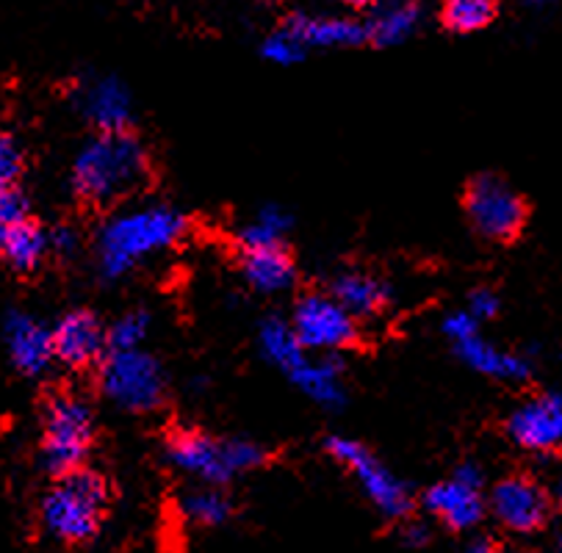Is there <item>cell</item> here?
Here are the masks:
<instances>
[{
  "label": "cell",
  "instance_id": "17",
  "mask_svg": "<svg viewBox=\"0 0 562 553\" xmlns=\"http://www.w3.org/2000/svg\"><path fill=\"white\" fill-rule=\"evenodd\" d=\"M424 23L422 0H378L366 25V42L374 47H396L418 34Z\"/></svg>",
  "mask_w": 562,
  "mask_h": 553
},
{
  "label": "cell",
  "instance_id": "7",
  "mask_svg": "<svg viewBox=\"0 0 562 553\" xmlns=\"http://www.w3.org/2000/svg\"><path fill=\"white\" fill-rule=\"evenodd\" d=\"M325 449L338 465H344L352 473V478L358 482L363 496L380 509V515H385L391 520H400L411 512L413 498L405 482L400 476H394L363 443H358L352 438H341V435H333L325 443Z\"/></svg>",
  "mask_w": 562,
  "mask_h": 553
},
{
  "label": "cell",
  "instance_id": "37",
  "mask_svg": "<svg viewBox=\"0 0 562 553\" xmlns=\"http://www.w3.org/2000/svg\"><path fill=\"white\" fill-rule=\"evenodd\" d=\"M557 545H560V553H562V531H560V540H557Z\"/></svg>",
  "mask_w": 562,
  "mask_h": 553
},
{
  "label": "cell",
  "instance_id": "33",
  "mask_svg": "<svg viewBox=\"0 0 562 553\" xmlns=\"http://www.w3.org/2000/svg\"><path fill=\"white\" fill-rule=\"evenodd\" d=\"M402 537H405L407 545H424V542L429 540V531H427V526H424V523H411Z\"/></svg>",
  "mask_w": 562,
  "mask_h": 553
},
{
  "label": "cell",
  "instance_id": "21",
  "mask_svg": "<svg viewBox=\"0 0 562 553\" xmlns=\"http://www.w3.org/2000/svg\"><path fill=\"white\" fill-rule=\"evenodd\" d=\"M330 296L355 318H363L383 311L391 291L380 276L366 274V271H344L333 280Z\"/></svg>",
  "mask_w": 562,
  "mask_h": 553
},
{
  "label": "cell",
  "instance_id": "27",
  "mask_svg": "<svg viewBox=\"0 0 562 553\" xmlns=\"http://www.w3.org/2000/svg\"><path fill=\"white\" fill-rule=\"evenodd\" d=\"M147 332H150V313L131 311L116 318L109 327V352H131L142 349Z\"/></svg>",
  "mask_w": 562,
  "mask_h": 553
},
{
  "label": "cell",
  "instance_id": "19",
  "mask_svg": "<svg viewBox=\"0 0 562 553\" xmlns=\"http://www.w3.org/2000/svg\"><path fill=\"white\" fill-rule=\"evenodd\" d=\"M289 376L307 398H314L319 407L338 409L347 402V387H344V369L336 358H314V352H307L305 360L296 365Z\"/></svg>",
  "mask_w": 562,
  "mask_h": 553
},
{
  "label": "cell",
  "instance_id": "29",
  "mask_svg": "<svg viewBox=\"0 0 562 553\" xmlns=\"http://www.w3.org/2000/svg\"><path fill=\"white\" fill-rule=\"evenodd\" d=\"M23 174V150L9 133H0V194L18 191Z\"/></svg>",
  "mask_w": 562,
  "mask_h": 553
},
{
  "label": "cell",
  "instance_id": "1",
  "mask_svg": "<svg viewBox=\"0 0 562 553\" xmlns=\"http://www.w3.org/2000/svg\"><path fill=\"white\" fill-rule=\"evenodd\" d=\"M150 178V156L131 131L98 133L72 163V191L94 207L128 200Z\"/></svg>",
  "mask_w": 562,
  "mask_h": 553
},
{
  "label": "cell",
  "instance_id": "24",
  "mask_svg": "<svg viewBox=\"0 0 562 553\" xmlns=\"http://www.w3.org/2000/svg\"><path fill=\"white\" fill-rule=\"evenodd\" d=\"M498 14V0H443L441 20L452 34H476Z\"/></svg>",
  "mask_w": 562,
  "mask_h": 553
},
{
  "label": "cell",
  "instance_id": "23",
  "mask_svg": "<svg viewBox=\"0 0 562 553\" xmlns=\"http://www.w3.org/2000/svg\"><path fill=\"white\" fill-rule=\"evenodd\" d=\"M258 340H261V349L269 363L283 371V374H291L307 354V349L300 343L291 321H283V318H269V321H263Z\"/></svg>",
  "mask_w": 562,
  "mask_h": 553
},
{
  "label": "cell",
  "instance_id": "31",
  "mask_svg": "<svg viewBox=\"0 0 562 553\" xmlns=\"http://www.w3.org/2000/svg\"><path fill=\"white\" fill-rule=\"evenodd\" d=\"M498 307H502L498 305V296L493 294L491 289L474 291L469 300V313L476 318V321H491V318H496Z\"/></svg>",
  "mask_w": 562,
  "mask_h": 553
},
{
  "label": "cell",
  "instance_id": "30",
  "mask_svg": "<svg viewBox=\"0 0 562 553\" xmlns=\"http://www.w3.org/2000/svg\"><path fill=\"white\" fill-rule=\"evenodd\" d=\"M25 219H29V202H25V196L20 191L0 194V244L7 241L9 233Z\"/></svg>",
  "mask_w": 562,
  "mask_h": 553
},
{
  "label": "cell",
  "instance_id": "22",
  "mask_svg": "<svg viewBox=\"0 0 562 553\" xmlns=\"http://www.w3.org/2000/svg\"><path fill=\"white\" fill-rule=\"evenodd\" d=\"M50 252V233L29 216L20 222L7 241L0 244V258L7 260L14 271H34Z\"/></svg>",
  "mask_w": 562,
  "mask_h": 553
},
{
  "label": "cell",
  "instance_id": "34",
  "mask_svg": "<svg viewBox=\"0 0 562 553\" xmlns=\"http://www.w3.org/2000/svg\"><path fill=\"white\" fill-rule=\"evenodd\" d=\"M465 553H502L496 548V542H491V540H474L469 545V551Z\"/></svg>",
  "mask_w": 562,
  "mask_h": 553
},
{
  "label": "cell",
  "instance_id": "9",
  "mask_svg": "<svg viewBox=\"0 0 562 553\" xmlns=\"http://www.w3.org/2000/svg\"><path fill=\"white\" fill-rule=\"evenodd\" d=\"M296 338L307 352H338L358 340V318L344 311L330 294H307L291 318Z\"/></svg>",
  "mask_w": 562,
  "mask_h": 553
},
{
  "label": "cell",
  "instance_id": "32",
  "mask_svg": "<svg viewBox=\"0 0 562 553\" xmlns=\"http://www.w3.org/2000/svg\"><path fill=\"white\" fill-rule=\"evenodd\" d=\"M78 247V236L70 230V227H58V230L50 233V252L72 255Z\"/></svg>",
  "mask_w": 562,
  "mask_h": 553
},
{
  "label": "cell",
  "instance_id": "38",
  "mask_svg": "<svg viewBox=\"0 0 562 553\" xmlns=\"http://www.w3.org/2000/svg\"><path fill=\"white\" fill-rule=\"evenodd\" d=\"M560 504H562V487H560Z\"/></svg>",
  "mask_w": 562,
  "mask_h": 553
},
{
  "label": "cell",
  "instance_id": "4",
  "mask_svg": "<svg viewBox=\"0 0 562 553\" xmlns=\"http://www.w3.org/2000/svg\"><path fill=\"white\" fill-rule=\"evenodd\" d=\"M167 460L186 476L222 487L238 473L263 465L267 451L252 440H222L198 429H178L167 440Z\"/></svg>",
  "mask_w": 562,
  "mask_h": 553
},
{
  "label": "cell",
  "instance_id": "16",
  "mask_svg": "<svg viewBox=\"0 0 562 553\" xmlns=\"http://www.w3.org/2000/svg\"><path fill=\"white\" fill-rule=\"evenodd\" d=\"M285 29L307 50H347V47L366 45L363 20L338 18V14H291Z\"/></svg>",
  "mask_w": 562,
  "mask_h": 553
},
{
  "label": "cell",
  "instance_id": "10",
  "mask_svg": "<svg viewBox=\"0 0 562 553\" xmlns=\"http://www.w3.org/2000/svg\"><path fill=\"white\" fill-rule=\"evenodd\" d=\"M482 471L471 462L460 465L452 478L432 484L424 496L429 515L447 523L454 531H469L485 518V498H482Z\"/></svg>",
  "mask_w": 562,
  "mask_h": 553
},
{
  "label": "cell",
  "instance_id": "18",
  "mask_svg": "<svg viewBox=\"0 0 562 553\" xmlns=\"http://www.w3.org/2000/svg\"><path fill=\"white\" fill-rule=\"evenodd\" d=\"M454 349H458V358L463 360L469 369H474L476 374L482 376H491V380L524 382L532 376V365H529L527 358L498 349L491 340L482 338L480 332L469 335L465 340H458Z\"/></svg>",
  "mask_w": 562,
  "mask_h": 553
},
{
  "label": "cell",
  "instance_id": "8",
  "mask_svg": "<svg viewBox=\"0 0 562 553\" xmlns=\"http://www.w3.org/2000/svg\"><path fill=\"white\" fill-rule=\"evenodd\" d=\"M465 214L482 238L507 244L521 236L529 211L510 183L496 174H480L465 191Z\"/></svg>",
  "mask_w": 562,
  "mask_h": 553
},
{
  "label": "cell",
  "instance_id": "2",
  "mask_svg": "<svg viewBox=\"0 0 562 553\" xmlns=\"http://www.w3.org/2000/svg\"><path fill=\"white\" fill-rule=\"evenodd\" d=\"M186 216L169 205H142L125 207L111 216L98 233L94 258L105 280H122L136 266L156 255L167 252L169 247L183 238Z\"/></svg>",
  "mask_w": 562,
  "mask_h": 553
},
{
  "label": "cell",
  "instance_id": "15",
  "mask_svg": "<svg viewBox=\"0 0 562 553\" xmlns=\"http://www.w3.org/2000/svg\"><path fill=\"white\" fill-rule=\"evenodd\" d=\"M3 338H7L9 358L20 374L40 376L56 360L53 332L25 313H9L7 324H3Z\"/></svg>",
  "mask_w": 562,
  "mask_h": 553
},
{
  "label": "cell",
  "instance_id": "35",
  "mask_svg": "<svg viewBox=\"0 0 562 553\" xmlns=\"http://www.w3.org/2000/svg\"><path fill=\"white\" fill-rule=\"evenodd\" d=\"M524 7L532 9V12H546L549 7H554L557 0H521Z\"/></svg>",
  "mask_w": 562,
  "mask_h": 553
},
{
  "label": "cell",
  "instance_id": "28",
  "mask_svg": "<svg viewBox=\"0 0 562 553\" xmlns=\"http://www.w3.org/2000/svg\"><path fill=\"white\" fill-rule=\"evenodd\" d=\"M261 56L274 67H294L307 56V47L283 25L261 42Z\"/></svg>",
  "mask_w": 562,
  "mask_h": 553
},
{
  "label": "cell",
  "instance_id": "3",
  "mask_svg": "<svg viewBox=\"0 0 562 553\" xmlns=\"http://www.w3.org/2000/svg\"><path fill=\"white\" fill-rule=\"evenodd\" d=\"M109 509V484L98 471H78L58 476L47 496L42 498V529L65 545H81L100 531Z\"/></svg>",
  "mask_w": 562,
  "mask_h": 553
},
{
  "label": "cell",
  "instance_id": "13",
  "mask_svg": "<svg viewBox=\"0 0 562 553\" xmlns=\"http://www.w3.org/2000/svg\"><path fill=\"white\" fill-rule=\"evenodd\" d=\"M53 354L67 369H89L109 352V329L89 311H72L50 329Z\"/></svg>",
  "mask_w": 562,
  "mask_h": 553
},
{
  "label": "cell",
  "instance_id": "20",
  "mask_svg": "<svg viewBox=\"0 0 562 553\" xmlns=\"http://www.w3.org/2000/svg\"><path fill=\"white\" fill-rule=\"evenodd\" d=\"M241 274L261 294H280L294 285V260L285 244L280 247H256L241 252Z\"/></svg>",
  "mask_w": 562,
  "mask_h": 553
},
{
  "label": "cell",
  "instance_id": "6",
  "mask_svg": "<svg viewBox=\"0 0 562 553\" xmlns=\"http://www.w3.org/2000/svg\"><path fill=\"white\" fill-rule=\"evenodd\" d=\"M100 387L105 398L128 413H150L161 407L167 380L156 358L142 349L131 352H105L100 360Z\"/></svg>",
  "mask_w": 562,
  "mask_h": 553
},
{
  "label": "cell",
  "instance_id": "12",
  "mask_svg": "<svg viewBox=\"0 0 562 553\" xmlns=\"http://www.w3.org/2000/svg\"><path fill=\"white\" fill-rule=\"evenodd\" d=\"M507 435L535 454H562V393H543L513 409Z\"/></svg>",
  "mask_w": 562,
  "mask_h": 553
},
{
  "label": "cell",
  "instance_id": "11",
  "mask_svg": "<svg viewBox=\"0 0 562 553\" xmlns=\"http://www.w3.org/2000/svg\"><path fill=\"white\" fill-rule=\"evenodd\" d=\"M487 507L498 523L516 534H532L543 529L551 515L549 493L529 476H510L498 482L487 498Z\"/></svg>",
  "mask_w": 562,
  "mask_h": 553
},
{
  "label": "cell",
  "instance_id": "5",
  "mask_svg": "<svg viewBox=\"0 0 562 553\" xmlns=\"http://www.w3.org/2000/svg\"><path fill=\"white\" fill-rule=\"evenodd\" d=\"M94 438L92 407L76 393H58L45 407L42 462L53 476H67L87 462Z\"/></svg>",
  "mask_w": 562,
  "mask_h": 553
},
{
  "label": "cell",
  "instance_id": "26",
  "mask_svg": "<svg viewBox=\"0 0 562 553\" xmlns=\"http://www.w3.org/2000/svg\"><path fill=\"white\" fill-rule=\"evenodd\" d=\"M183 515L198 526H222L233 515V504L220 487H200L183 498Z\"/></svg>",
  "mask_w": 562,
  "mask_h": 553
},
{
  "label": "cell",
  "instance_id": "25",
  "mask_svg": "<svg viewBox=\"0 0 562 553\" xmlns=\"http://www.w3.org/2000/svg\"><path fill=\"white\" fill-rule=\"evenodd\" d=\"M291 230V216L278 205H263L241 230V249L280 247Z\"/></svg>",
  "mask_w": 562,
  "mask_h": 553
},
{
  "label": "cell",
  "instance_id": "36",
  "mask_svg": "<svg viewBox=\"0 0 562 553\" xmlns=\"http://www.w3.org/2000/svg\"><path fill=\"white\" fill-rule=\"evenodd\" d=\"M344 3H349V7L355 9H363V7H374L378 0H344Z\"/></svg>",
  "mask_w": 562,
  "mask_h": 553
},
{
  "label": "cell",
  "instance_id": "14",
  "mask_svg": "<svg viewBox=\"0 0 562 553\" xmlns=\"http://www.w3.org/2000/svg\"><path fill=\"white\" fill-rule=\"evenodd\" d=\"M78 105L98 133L128 131L134 122V94L114 76L89 81L78 94Z\"/></svg>",
  "mask_w": 562,
  "mask_h": 553
}]
</instances>
